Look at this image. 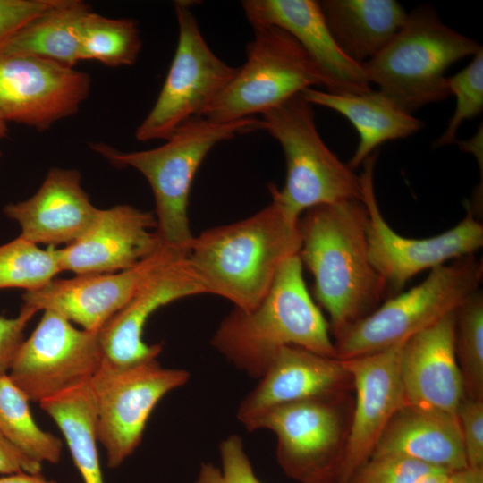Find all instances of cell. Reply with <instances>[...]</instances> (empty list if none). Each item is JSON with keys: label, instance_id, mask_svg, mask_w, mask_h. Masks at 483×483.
Listing matches in <instances>:
<instances>
[{"label": "cell", "instance_id": "3", "mask_svg": "<svg viewBox=\"0 0 483 483\" xmlns=\"http://www.w3.org/2000/svg\"><path fill=\"white\" fill-rule=\"evenodd\" d=\"M302 269L298 255L285 260L262 300L248 311L234 308L211 339L217 352L253 378L264 374L284 346L337 358L328 324L307 289Z\"/></svg>", "mask_w": 483, "mask_h": 483}, {"label": "cell", "instance_id": "16", "mask_svg": "<svg viewBox=\"0 0 483 483\" xmlns=\"http://www.w3.org/2000/svg\"><path fill=\"white\" fill-rule=\"evenodd\" d=\"M402 342L384 351L342 360L356 392L336 483H348L371 456L394 415L409 404L399 371Z\"/></svg>", "mask_w": 483, "mask_h": 483}, {"label": "cell", "instance_id": "29", "mask_svg": "<svg viewBox=\"0 0 483 483\" xmlns=\"http://www.w3.org/2000/svg\"><path fill=\"white\" fill-rule=\"evenodd\" d=\"M136 21L131 18H108L90 10L81 30L80 57L107 66L132 65L141 49Z\"/></svg>", "mask_w": 483, "mask_h": 483}, {"label": "cell", "instance_id": "23", "mask_svg": "<svg viewBox=\"0 0 483 483\" xmlns=\"http://www.w3.org/2000/svg\"><path fill=\"white\" fill-rule=\"evenodd\" d=\"M379 455L402 456L447 472L468 467L457 417L411 404L387 424L371 454Z\"/></svg>", "mask_w": 483, "mask_h": 483}, {"label": "cell", "instance_id": "15", "mask_svg": "<svg viewBox=\"0 0 483 483\" xmlns=\"http://www.w3.org/2000/svg\"><path fill=\"white\" fill-rule=\"evenodd\" d=\"M188 252L164 243L152 255L125 270L53 279L38 290L25 292L21 296L23 304L38 311L56 312L82 329L97 332L149 277Z\"/></svg>", "mask_w": 483, "mask_h": 483}, {"label": "cell", "instance_id": "21", "mask_svg": "<svg viewBox=\"0 0 483 483\" xmlns=\"http://www.w3.org/2000/svg\"><path fill=\"white\" fill-rule=\"evenodd\" d=\"M349 378L342 360L297 346H284L241 402L237 418L246 427L272 408L341 394Z\"/></svg>", "mask_w": 483, "mask_h": 483}, {"label": "cell", "instance_id": "38", "mask_svg": "<svg viewBox=\"0 0 483 483\" xmlns=\"http://www.w3.org/2000/svg\"><path fill=\"white\" fill-rule=\"evenodd\" d=\"M42 464L30 459L0 431V474L40 473Z\"/></svg>", "mask_w": 483, "mask_h": 483}, {"label": "cell", "instance_id": "39", "mask_svg": "<svg viewBox=\"0 0 483 483\" xmlns=\"http://www.w3.org/2000/svg\"><path fill=\"white\" fill-rule=\"evenodd\" d=\"M445 483H483V467H466L452 471Z\"/></svg>", "mask_w": 483, "mask_h": 483}, {"label": "cell", "instance_id": "19", "mask_svg": "<svg viewBox=\"0 0 483 483\" xmlns=\"http://www.w3.org/2000/svg\"><path fill=\"white\" fill-rule=\"evenodd\" d=\"M187 256L156 272L99 329L98 339L106 361L125 367L157 358L162 346L150 345L143 340V330L150 316L174 301L207 293Z\"/></svg>", "mask_w": 483, "mask_h": 483}, {"label": "cell", "instance_id": "10", "mask_svg": "<svg viewBox=\"0 0 483 483\" xmlns=\"http://www.w3.org/2000/svg\"><path fill=\"white\" fill-rule=\"evenodd\" d=\"M192 3L174 4L176 49L152 109L135 131L139 141L166 140L182 123L201 116L238 71L210 49L191 12Z\"/></svg>", "mask_w": 483, "mask_h": 483}, {"label": "cell", "instance_id": "27", "mask_svg": "<svg viewBox=\"0 0 483 483\" xmlns=\"http://www.w3.org/2000/svg\"><path fill=\"white\" fill-rule=\"evenodd\" d=\"M62 432L83 483H104L89 382L39 402Z\"/></svg>", "mask_w": 483, "mask_h": 483}, {"label": "cell", "instance_id": "13", "mask_svg": "<svg viewBox=\"0 0 483 483\" xmlns=\"http://www.w3.org/2000/svg\"><path fill=\"white\" fill-rule=\"evenodd\" d=\"M103 360L98 331L76 328L60 314L44 310L7 375L30 402L39 403L89 382Z\"/></svg>", "mask_w": 483, "mask_h": 483}, {"label": "cell", "instance_id": "25", "mask_svg": "<svg viewBox=\"0 0 483 483\" xmlns=\"http://www.w3.org/2000/svg\"><path fill=\"white\" fill-rule=\"evenodd\" d=\"M341 50L364 64L376 56L404 24L408 13L395 0L318 1Z\"/></svg>", "mask_w": 483, "mask_h": 483}, {"label": "cell", "instance_id": "2", "mask_svg": "<svg viewBox=\"0 0 483 483\" xmlns=\"http://www.w3.org/2000/svg\"><path fill=\"white\" fill-rule=\"evenodd\" d=\"M299 221L272 201L242 220L194 236L188 260L207 293L252 309L269 290L280 267L299 254Z\"/></svg>", "mask_w": 483, "mask_h": 483}, {"label": "cell", "instance_id": "30", "mask_svg": "<svg viewBox=\"0 0 483 483\" xmlns=\"http://www.w3.org/2000/svg\"><path fill=\"white\" fill-rule=\"evenodd\" d=\"M62 272L58 249H40L21 236L0 246V289L44 287Z\"/></svg>", "mask_w": 483, "mask_h": 483}, {"label": "cell", "instance_id": "31", "mask_svg": "<svg viewBox=\"0 0 483 483\" xmlns=\"http://www.w3.org/2000/svg\"><path fill=\"white\" fill-rule=\"evenodd\" d=\"M454 351L465 396L483 399V292L470 294L455 310Z\"/></svg>", "mask_w": 483, "mask_h": 483}, {"label": "cell", "instance_id": "9", "mask_svg": "<svg viewBox=\"0 0 483 483\" xmlns=\"http://www.w3.org/2000/svg\"><path fill=\"white\" fill-rule=\"evenodd\" d=\"M189 379L187 370L164 368L157 359L125 367L103 360L89 386L108 468L119 467L134 453L157 403Z\"/></svg>", "mask_w": 483, "mask_h": 483}, {"label": "cell", "instance_id": "34", "mask_svg": "<svg viewBox=\"0 0 483 483\" xmlns=\"http://www.w3.org/2000/svg\"><path fill=\"white\" fill-rule=\"evenodd\" d=\"M436 470H441L402 456H371L348 483H413Z\"/></svg>", "mask_w": 483, "mask_h": 483}, {"label": "cell", "instance_id": "36", "mask_svg": "<svg viewBox=\"0 0 483 483\" xmlns=\"http://www.w3.org/2000/svg\"><path fill=\"white\" fill-rule=\"evenodd\" d=\"M58 0H0V47Z\"/></svg>", "mask_w": 483, "mask_h": 483}, {"label": "cell", "instance_id": "37", "mask_svg": "<svg viewBox=\"0 0 483 483\" xmlns=\"http://www.w3.org/2000/svg\"><path fill=\"white\" fill-rule=\"evenodd\" d=\"M37 312L36 309L23 304L17 317H0V375L8 373L14 355L24 340V329Z\"/></svg>", "mask_w": 483, "mask_h": 483}, {"label": "cell", "instance_id": "42", "mask_svg": "<svg viewBox=\"0 0 483 483\" xmlns=\"http://www.w3.org/2000/svg\"><path fill=\"white\" fill-rule=\"evenodd\" d=\"M7 125H6V122L0 117V139L1 138H4L6 133H7ZM0 156H1V152H0Z\"/></svg>", "mask_w": 483, "mask_h": 483}, {"label": "cell", "instance_id": "28", "mask_svg": "<svg viewBox=\"0 0 483 483\" xmlns=\"http://www.w3.org/2000/svg\"><path fill=\"white\" fill-rule=\"evenodd\" d=\"M29 402L7 374L0 375V431L35 462L57 463L62 455V441L38 426Z\"/></svg>", "mask_w": 483, "mask_h": 483}, {"label": "cell", "instance_id": "14", "mask_svg": "<svg viewBox=\"0 0 483 483\" xmlns=\"http://www.w3.org/2000/svg\"><path fill=\"white\" fill-rule=\"evenodd\" d=\"M90 86V76L74 68L34 56L0 55V117L47 130L74 114Z\"/></svg>", "mask_w": 483, "mask_h": 483}, {"label": "cell", "instance_id": "5", "mask_svg": "<svg viewBox=\"0 0 483 483\" xmlns=\"http://www.w3.org/2000/svg\"><path fill=\"white\" fill-rule=\"evenodd\" d=\"M482 47L445 25L428 5L416 8L391 41L362 64L369 83L405 112L445 99V72Z\"/></svg>", "mask_w": 483, "mask_h": 483}, {"label": "cell", "instance_id": "12", "mask_svg": "<svg viewBox=\"0 0 483 483\" xmlns=\"http://www.w3.org/2000/svg\"><path fill=\"white\" fill-rule=\"evenodd\" d=\"M377 157L374 152L364 160L360 179L361 201L367 210L369 257L385 280L387 292L396 294L419 273L472 255L482 247L483 225L470 208L454 227L432 237L409 238L394 231L382 216L375 195L373 174Z\"/></svg>", "mask_w": 483, "mask_h": 483}, {"label": "cell", "instance_id": "33", "mask_svg": "<svg viewBox=\"0 0 483 483\" xmlns=\"http://www.w3.org/2000/svg\"><path fill=\"white\" fill-rule=\"evenodd\" d=\"M221 469L201 463L195 483H263L254 472L242 439L231 435L219 445Z\"/></svg>", "mask_w": 483, "mask_h": 483}, {"label": "cell", "instance_id": "20", "mask_svg": "<svg viewBox=\"0 0 483 483\" xmlns=\"http://www.w3.org/2000/svg\"><path fill=\"white\" fill-rule=\"evenodd\" d=\"M455 310L404 341L399 371L409 404L456 417L465 397L454 351Z\"/></svg>", "mask_w": 483, "mask_h": 483}, {"label": "cell", "instance_id": "24", "mask_svg": "<svg viewBox=\"0 0 483 483\" xmlns=\"http://www.w3.org/2000/svg\"><path fill=\"white\" fill-rule=\"evenodd\" d=\"M301 94L311 106H321L339 113L355 128L359 143L347 163L352 170L383 143L411 136L424 126L422 121L402 110L379 90L339 95L309 88Z\"/></svg>", "mask_w": 483, "mask_h": 483}, {"label": "cell", "instance_id": "1", "mask_svg": "<svg viewBox=\"0 0 483 483\" xmlns=\"http://www.w3.org/2000/svg\"><path fill=\"white\" fill-rule=\"evenodd\" d=\"M366 222L359 199L313 207L299 220L298 256L313 275L335 337L376 309L387 292L369 257Z\"/></svg>", "mask_w": 483, "mask_h": 483}, {"label": "cell", "instance_id": "22", "mask_svg": "<svg viewBox=\"0 0 483 483\" xmlns=\"http://www.w3.org/2000/svg\"><path fill=\"white\" fill-rule=\"evenodd\" d=\"M97 210L80 185V173L57 167L48 171L33 196L4 208V214L21 225V238L49 247L75 242Z\"/></svg>", "mask_w": 483, "mask_h": 483}, {"label": "cell", "instance_id": "8", "mask_svg": "<svg viewBox=\"0 0 483 483\" xmlns=\"http://www.w3.org/2000/svg\"><path fill=\"white\" fill-rule=\"evenodd\" d=\"M252 28L245 63L201 115L211 122L263 114L306 89L325 87L318 67L288 32L275 26Z\"/></svg>", "mask_w": 483, "mask_h": 483}, {"label": "cell", "instance_id": "6", "mask_svg": "<svg viewBox=\"0 0 483 483\" xmlns=\"http://www.w3.org/2000/svg\"><path fill=\"white\" fill-rule=\"evenodd\" d=\"M262 130L281 146L286 164L282 189L269 186L272 199L299 221L308 209L362 199L360 175L341 161L318 133L312 106L301 94L261 114Z\"/></svg>", "mask_w": 483, "mask_h": 483}, {"label": "cell", "instance_id": "4", "mask_svg": "<svg viewBox=\"0 0 483 483\" xmlns=\"http://www.w3.org/2000/svg\"><path fill=\"white\" fill-rule=\"evenodd\" d=\"M257 130H262V123L254 117L217 123L196 116L182 123L155 148L126 153L104 144H96L93 148L112 164L131 166L147 179L155 199L159 238L165 244L189 251L194 236L188 204L198 169L217 143Z\"/></svg>", "mask_w": 483, "mask_h": 483}, {"label": "cell", "instance_id": "26", "mask_svg": "<svg viewBox=\"0 0 483 483\" xmlns=\"http://www.w3.org/2000/svg\"><path fill=\"white\" fill-rule=\"evenodd\" d=\"M90 6L58 0L21 27L0 47V55H28L74 68L81 61L82 23Z\"/></svg>", "mask_w": 483, "mask_h": 483}, {"label": "cell", "instance_id": "35", "mask_svg": "<svg viewBox=\"0 0 483 483\" xmlns=\"http://www.w3.org/2000/svg\"><path fill=\"white\" fill-rule=\"evenodd\" d=\"M456 417L470 467H483V399L465 396Z\"/></svg>", "mask_w": 483, "mask_h": 483}, {"label": "cell", "instance_id": "32", "mask_svg": "<svg viewBox=\"0 0 483 483\" xmlns=\"http://www.w3.org/2000/svg\"><path fill=\"white\" fill-rule=\"evenodd\" d=\"M450 95L455 97V109L447 127L434 142L440 148L457 142V131L461 124L478 116L483 110V48L474 55L472 61L459 72L447 78Z\"/></svg>", "mask_w": 483, "mask_h": 483}, {"label": "cell", "instance_id": "40", "mask_svg": "<svg viewBox=\"0 0 483 483\" xmlns=\"http://www.w3.org/2000/svg\"><path fill=\"white\" fill-rule=\"evenodd\" d=\"M0 483H56L45 479L40 473L19 472L0 477Z\"/></svg>", "mask_w": 483, "mask_h": 483}, {"label": "cell", "instance_id": "17", "mask_svg": "<svg viewBox=\"0 0 483 483\" xmlns=\"http://www.w3.org/2000/svg\"><path fill=\"white\" fill-rule=\"evenodd\" d=\"M153 213L131 205L99 209L87 230L58 249L62 271L75 275L114 273L131 268L164 242Z\"/></svg>", "mask_w": 483, "mask_h": 483}, {"label": "cell", "instance_id": "7", "mask_svg": "<svg viewBox=\"0 0 483 483\" xmlns=\"http://www.w3.org/2000/svg\"><path fill=\"white\" fill-rule=\"evenodd\" d=\"M483 262L474 255L430 270L418 285L395 294L335 336L339 360L375 353L407 340L479 289Z\"/></svg>", "mask_w": 483, "mask_h": 483}, {"label": "cell", "instance_id": "11", "mask_svg": "<svg viewBox=\"0 0 483 483\" xmlns=\"http://www.w3.org/2000/svg\"><path fill=\"white\" fill-rule=\"evenodd\" d=\"M349 423L342 394L272 408L245 428L267 429L276 437V460L300 483H336Z\"/></svg>", "mask_w": 483, "mask_h": 483}, {"label": "cell", "instance_id": "18", "mask_svg": "<svg viewBox=\"0 0 483 483\" xmlns=\"http://www.w3.org/2000/svg\"><path fill=\"white\" fill-rule=\"evenodd\" d=\"M242 6L252 27H278L301 45L323 75L326 91L358 95L372 90L363 65L337 45L318 1L244 0Z\"/></svg>", "mask_w": 483, "mask_h": 483}, {"label": "cell", "instance_id": "41", "mask_svg": "<svg viewBox=\"0 0 483 483\" xmlns=\"http://www.w3.org/2000/svg\"><path fill=\"white\" fill-rule=\"evenodd\" d=\"M449 473L444 470H436L420 478L413 483H445Z\"/></svg>", "mask_w": 483, "mask_h": 483}]
</instances>
